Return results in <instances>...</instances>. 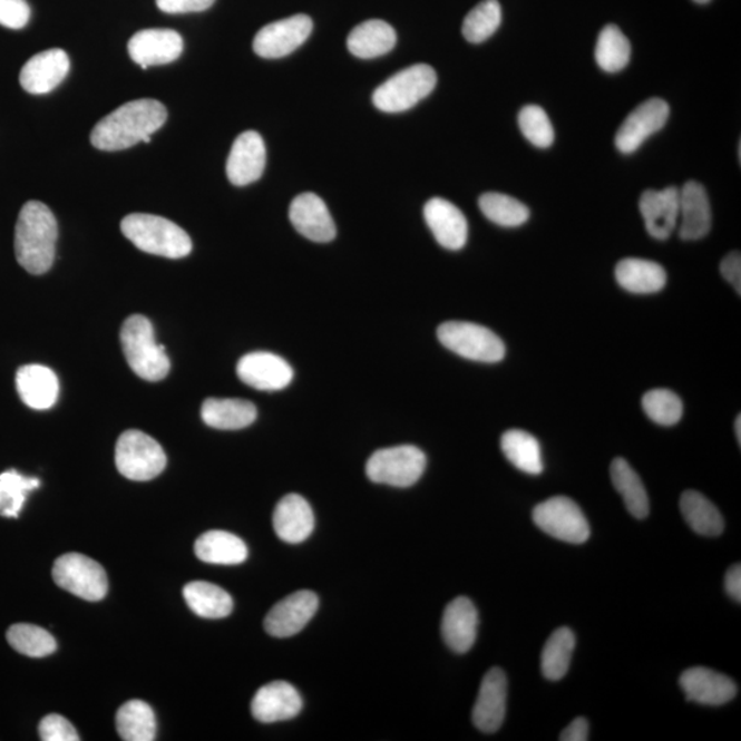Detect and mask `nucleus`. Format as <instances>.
<instances>
[{
  "label": "nucleus",
  "mask_w": 741,
  "mask_h": 741,
  "mask_svg": "<svg viewBox=\"0 0 741 741\" xmlns=\"http://www.w3.org/2000/svg\"><path fill=\"white\" fill-rule=\"evenodd\" d=\"M236 373L247 387L263 391L287 388L294 378L292 365L281 355L270 352H253L240 360Z\"/></svg>",
  "instance_id": "13"
},
{
  "label": "nucleus",
  "mask_w": 741,
  "mask_h": 741,
  "mask_svg": "<svg viewBox=\"0 0 741 741\" xmlns=\"http://www.w3.org/2000/svg\"><path fill=\"white\" fill-rule=\"evenodd\" d=\"M670 108L666 100L652 98L638 105L622 123L615 135V146L621 153L637 152L650 136L666 126Z\"/></svg>",
  "instance_id": "12"
},
{
  "label": "nucleus",
  "mask_w": 741,
  "mask_h": 741,
  "mask_svg": "<svg viewBox=\"0 0 741 741\" xmlns=\"http://www.w3.org/2000/svg\"><path fill=\"white\" fill-rule=\"evenodd\" d=\"M734 431H737L738 442L741 443V417L739 415L737 423H734Z\"/></svg>",
  "instance_id": "51"
},
{
  "label": "nucleus",
  "mask_w": 741,
  "mask_h": 741,
  "mask_svg": "<svg viewBox=\"0 0 741 741\" xmlns=\"http://www.w3.org/2000/svg\"><path fill=\"white\" fill-rule=\"evenodd\" d=\"M680 686L686 701L704 705H722L738 695V686L732 679L708 667H691L680 677Z\"/></svg>",
  "instance_id": "21"
},
{
  "label": "nucleus",
  "mask_w": 741,
  "mask_h": 741,
  "mask_svg": "<svg viewBox=\"0 0 741 741\" xmlns=\"http://www.w3.org/2000/svg\"><path fill=\"white\" fill-rule=\"evenodd\" d=\"M117 732L126 741H153L157 734L154 711L145 702L129 701L123 704L116 716Z\"/></svg>",
  "instance_id": "36"
},
{
  "label": "nucleus",
  "mask_w": 741,
  "mask_h": 741,
  "mask_svg": "<svg viewBox=\"0 0 741 741\" xmlns=\"http://www.w3.org/2000/svg\"><path fill=\"white\" fill-rule=\"evenodd\" d=\"M158 9L167 14L199 13L212 8L216 0H156Z\"/></svg>",
  "instance_id": "47"
},
{
  "label": "nucleus",
  "mask_w": 741,
  "mask_h": 741,
  "mask_svg": "<svg viewBox=\"0 0 741 741\" xmlns=\"http://www.w3.org/2000/svg\"><path fill=\"white\" fill-rule=\"evenodd\" d=\"M195 555L198 559L212 565H240L246 560V544L233 533L212 530L205 533L195 543Z\"/></svg>",
  "instance_id": "31"
},
{
  "label": "nucleus",
  "mask_w": 741,
  "mask_h": 741,
  "mask_svg": "<svg viewBox=\"0 0 741 741\" xmlns=\"http://www.w3.org/2000/svg\"><path fill=\"white\" fill-rule=\"evenodd\" d=\"M501 19L500 3L497 0H482L466 16L461 32L470 43H482L499 29Z\"/></svg>",
  "instance_id": "41"
},
{
  "label": "nucleus",
  "mask_w": 741,
  "mask_h": 741,
  "mask_svg": "<svg viewBox=\"0 0 741 741\" xmlns=\"http://www.w3.org/2000/svg\"><path fill=\"white\" fill-rule=\"evenodd\" d=\"M69 69V57L64 50L39 52L23 65L20 74L21 87L29 94H49L61 85Z\"/></svg>",
  "instance_id": "19"
},
{
  "label": "nucleus",
  "mask_w": 741,
  "mask_h": 741,
  "mask_svg": "<svg viewBox=\"0 0 741 741\" xmlns=\"http://www.w3.org/2000/svg\"><path fill=\"white\" fill-rule=\"evenodd\" d=\"M501 450L518 470L530 476H539L543 472L542 447L530 432L517 429L504 432Z\"/></svg>",
  "instance_id": "35"
},
{
  "label": "nucleus",
  "mask_w": 741,
  "mask_h": 741,
  "mask_svg": "<svg viewBox=\"0 0 741 741\" xmlns=\"http://www.w3.org/2000/svg\"><path fill=\"white\" fill-rule=\"evenodd\" d=\"M538 529L550 537L571 544H584L591 536V526L578 504L565 496H556L533 511Z\"/></svg>",
  "instance_id": "10"
},
{
  "label": "nucleus",
  "mask_w": 741,
  "mask_h": 741,
  "mask_svg": "<svg viewBox=\"0 0 741 741\" xmlns=\"http://www.w3.org/2000/svg\"><path fill=\"white\" fill-rule=\"evenodd\" d=\"M129 57L142 69L176 61L183 52V39L172 29H145L128 43Z\"/></svg>",
  "instance_id": "16"
},
{
  "label": "nucleus",
  "mask_w": 741,
  "mask_h": 741,
  "mask_svg": "<svg viewBox=\"0 0 741 741\" xmlns=\"http://www.w3.org/2000/svg\"><path fill=\"white\" fill-rule=\"evenodd\" d=\"M725 589L728 595L733 598L734 602H741V566L734 565L729 568L725 577Z\"/></svg>",
  "instance_id": "50"
},
{
  "label": "nucleus",
  "mask_w": 741,
  "mask_h": 741,
  "mask_svg": "<svg viewBox=\"0 0 741 741\" xmlns=\"http://www.w3.org/2000/svg\"><path fill=\"white\" fill-rule=\"evenodd\" d=\"M31 19V8L26 0H0V26L21 29Z\"/></svg>",
  "instance_id": "46"
},
{
  "label": "nucleus",
  "mask_w": 741,
  "mask_h": 741,
  "mask_svg": "<svg viewBox=\"0 0 741 741\" xmlns=\"http://www.w3.org/2000/svg\"><path fill=\"white\" fill-rule=\"evenodd\" d=\"M693 2L704 4V3H709L710 0H693Z\"/></svg>",
  "instance_id": "52"
},
{
  "label": "nucleus",
  "mask_w": 741,
  "mask_h": 741,
  "mask_svg": "<svg viewBox=\"0 0 741 741\" xmlns=\"http://www.w3.org/2000/svg\"><path fill=\"white\" fill-rule=\"evenodd\" d=\"M479 209L484 215L501 227H519L529 221V207L520 201L500 193H486L479 198Z\"/></svg>",
  "instance_id": "39"
},
{
  "label": "nucleus",
  "mask_w": 741,
  "mask_h": 741,
  "mask_svg": "<svg viewBox=\"0 0 741 741\" xmlns=\"http://www.w3.org/2000/svg\"><path fill=\"white\" fill-rule=\"evenodd\" d=\"M426 455L413 445L377 450L367 461V477L372 482L409 488L417 484L426 470Z\"/></svg>",
  "instance_id": "7"
},
{
  "label": "nucleus",
  "mask_w": 741,
  "mask_h": 741,
  "mask_svg": "<svg viewBox=\"0 0 741 741\" xmlns=\"http://www.w3.org/2000/svg\"><path fill=\"white\" fill-rule=\"evenodd\" d=\"M519 128L533 146L548 148L553 146L555 133L547 113L537 105H527L519 111Z\"/></svg>",
  "instance_id": "44"
},
{
  "label": "nucleus",
  "mask_w": 741,
  "mask_h": 741,
  "mask_svg": "<svg viewBox=\"0 0 741 741\" xmlns=\"http://www.w3.org/2000/svg\"><path fill=\"white\" fill-rule=\"evenodd\" d=\"M478 612L470 598L458 597L445 608L442 616V637L456 654H466L477 640Z\"/></svg>",
  "instance_id": "24"
},
{
  "label": "nucleus",
  "mask_w": 741,
  "mask_h": 741,
  "mask_svg": "<svg viewBox=\"0 0 741 741\" xmlns=\"http://www.w3.org/2000/svg\"><path fill=\"white\" fill-rule=\"evenodd\" d=\"M290 222L306 240L328 243L335 238L337 228L328 206L313 193L300 194L290 205Z\"/></svg>",
  "instance_id": "17"
},
{
  "label": "nucleus",
  "mask_w": 741,
  "mask_h": 741,
  "mask_svg": "<svg viewBox=\"0 0 741 741\" xmlns=\"http://www.w3.org/2000/svg\"><path fill=\"white\" fill-rule=\"evenodd\" d=\"M121 347L130 369L145 381L158 382L168 376L170 361L164 345H158L150 320L133 315L121 328Z\"/></svg>",
  "instance_id": "4"
},
{
  "label": "nucleus",
  "mask_w": 741,
  "mask_h": 741,
  "mask_svg": "<svg viewBox=\"0 0 741 741\" xmlns=\"http://www.w3.org/2000/svg\"><path fill=\"white\" fill-rule=\"evenodd\" d=\"M121 231L139 251L167 259H183L193 251L185 230L162 216L133 213L123 218Z\"/></svg>",
  "instance_id": "3"
},
{
  "label": "nucleus",
  "mask_w": 741,
  "mask_h": 741,
  "mask_svg": "<svg viewBox=\"0 0 741 741\" xmlns=\"http://www.w3.org/2000/svg\"><path fill=\"white\" fill-rule=\"evenodd\" d=\"M438 340L450 352L461 358L481 361V363H499L506 355V345L494 331L476 323L447 322L437 331Z\"/></svg>",
  "instance_id": "8"
},
{
  "label": "nucleus",
  "mask_w": 741,
  "mask_h": 741,
  "mask_svg": "<svg viewBox=\"0 0 741 741\" xmlns=\"http://www.w3.org/2000/svg\"><path fill=\"white\" fill-rule=\"evenodd\" d=\"M679 222L681 240L698 241L710 233L713 217L709 195L701 183L690 181L681 189Z\"/></svg>",
  "instance_id": "25"
},
{
  "label": "nucleus",
  "mask_w": 741,
  "mask_h": 741,
  "mask_svg": "<svg viewBox=\"0 0 741 741\" xmlns=\"http://www.w3.org/2000/svg\"><path fill=\"white\" fill-rule=\"evenodd\" d=\"M58 224L52 212L39 201L22 206L16 224L14 252L23 270L43 275L55 263Z\"/></svg>",
  "instance_id": "2"
},
{
  "label": "nucleus",
  "mask_w": 741,
  "mask_h": 741,
  "mask_svg": "<svg viewBox=\"0 0 741 741\" xmlns=\"http://www.w3.org/2000/svg\"><path fill=\"white\" fill-rule=\"evenodd\" d=\"M437 85L436 70L419 64L401 70L373 92V105L384 113H400L413 108L429 97Z\"/></svg>",
  "instance_id": "5"
},
{
  "label": "nucleus",
  "mask_w": 741,
  "mask_h": 741,
  "mask_svg": "<svg viewBox=\"0 0 741 741\" xmlns=\"http://www.w3.org/2000/svg\"><path fill=\"white\" fill-rule=\"evenodd\" d=\"M638 207L649 234L655 240L665 241L679 225L680 189H647L640 198Z\"/></svg>",
  "instance_id": "20"
},
{
  "label": "nucleus",
  "mask_w": 741,
  "mask_h": 741,
  "mask_svg": "<svg viewBox=\"0 0 741 741\" xmlns=\"http://www.w3.org/2000/svg\"><path fill=\"white\" fill-rule=\"evenodd\" d=\"M681 514L698 535L716 537L723 532V518L719 508L696 490H686L680 500Z\"/></svg>",
  "instance_id": "34"
},
{
  "label": "nucleus",
  "mask_w": 741,
  "mask_h": 741,
  "mask_svg": "<svg viewBox=\"0 0 741 741\" xmlns=\"http://www.w3.org/2000/svg\"><path fill=\"white\" fill-rule=\"evenodd\" d=\"M52 578L59 588L85 598L99 602L108 593V577L98 562L81 554H68L58 557L52 567Z\"/></svg>",
  "instance_id": "9"
},
{
  "label": "nucleus",
  "mask_w": 741,
  "mask_h": 741,
  "mask_svg": "<svg viewBox=\"0 0 741 741\" xmlns=\"http://www.w3.org/2000/svg\"><path fill=\"white\" fill-rule=\"evenodd\" d=\"M614 488L624 499L627 511L634 518L644 519L650 514V500L638 474L625 459L616 458L610 467Z\"/></svg>",
  "instance_id": "33"
},
{
  "label": "nucleus",
  "mask_w": 741,
  "mask_h": 741,
  "mask_svg": "<svg viewBox=\"0 0 741 741\" xmlns=\"http://www.w3.org/2000/svg\"><path fill=\"white\" fill-rule=\"evenodd\" d=\"M188 607L203 618L218 620L228 616L234 608L233 597L215 584L194 581L183 589Z\"/></svg>",
  "instance_id": "32"
},
{
  "label": "nucleus",
  "mask_w": 741,
  "mask_h": 741,
  "mask_svg": "<svg viewBox=\"0 0 741 741\" xmlns=\"http://www.w3.org/2000/svg\"><path fill=\"white\" fill-rule=\"evenodd\" d=\"M274 529L277 537L284 543L305 542L315 529V515H313L310 503L300 495L284 496L275 508Z\"/></svg>",
  "instance_id": "26"
},
{
  "label": "nucleus",
  "mask_w": 741,
  "mask_h": 741,
  "mask_svg": "<svg viewBox=\"0 0 741 741\" xmlns=\"http://www.w3.org/2000/svg\"><path fill=\"white\" fill-rule=\"evenodd\" d=\"M40 739L43 741H79V734L72 723L62 715L50 714L41 720L39 725Z\"/></svg>",
  "instance_id": "45"
},
{
  "label": "nucleus",
  "mask_w": 741,
  "mask_h": 741,
  "mask_svg": "<svg viewBox=\"0 0 741 741\" xmlns=\"http://www.w3.org/2000/svg\"><path fill=\"white\" fill-rule=\"evenodd\" d=\"M575 647L574 633L568 627H559L545 643L542 655V672L549 681H559L571 667Z\"/></svg>",
  "instance_id": "37"
},
{
  "label": "nucleus",
  "mask_w": 741,
  "mask_h": 741,
  "mask_svg": "<svg viewBox=\"0 0 741 741\" xmlns=\"http://www.w3.org/2000/svg\"><path fill=\"white\" fill-rule=\"evenodd\" d=\"M301 710L300 693L286 681H274L260 688L252 702L254 719L263 723L292 720Z\"/></svg>",
  "instance_id": "22"
},
{
  "label": "nucleus",
  "mask_w": 741,
  "mask_h": 741,
  "mask_svg": "<svg viewBox=\"0 0 741 741\" xmlns=\"http://www.w3.org/2000/svg\"><path fill=\"white\" fill-rule=\"evenodd\" d=\"M589 722L579 716L575 719L571 725L560 734L562 741H586L589 738Z\"/></svg>",
  "instance_id": "49"
},
{
  "label": "nucleus",
  "mask_w": 741,
  "mask_h": 741,
  "mask_svg": "<svg viewBox=\"0 0 741 741\" xmlns=\"http://www.w3.org/2000/svg\"><path fill=\"white\" fill-rule=\"evenodd\" d=\"M17 391L23 404L38 411L56 406L59 396V381L49 367L28 364L17 371Z\"/></svg>",
  "instance_id": "27"
},
{
  "label": "nucleus",
  "mask_w": 741,
  "mask_h": 741,
  "mask_svg": "<svg viewBox=\"0 0 741 741\" xmlns=\"http://www.w3.org/2000/svg\"><path fill=\"white\" fill-rule=\"evenodd\" d=\"M721 274L732 284L738 294L741 293V256L739 252L729 253L721 263Z\"/></svg>",
  "instance_id": "48"
},
{
  "label": "nucleus",
  "mask_w": 741,
  "mask_h": 741,
  "mask_svg": "<svg viewBox=\"0 0 741 741\" xmlns=\"http://www.w3.org/2000/svg\"><path fill=\"white\" fill-rule=\"evenodd\" d=\"M313 22L305 14H296L261 28L253 41V50L261 58L276 59L292 55L312 33Z\"/></svg>",
  "instance_id": "11"
},
{
  "label": "nucleus",
  "mask_w": 741,
  "mask_h": 741,
  "mask_svg": "<svg viewBox=\"0 0 741 741\" xmlns=\"http://www.w3.org/2000/svg\"><path fill=\"white\" fill-rule=\"evenodd\" d=\"M168 111L158 100L139 99L124 104L94 127L91 144L98 150L118 152L150 144L152 134L167 121Z\"/></svg>",
  "instance_id": "1"
},
{
  "label": "nucleus",
  "mask_w": 741,
  "mask_h": 741,
  "mask_svg": "<svg viewBox=\"0 0 741 741\" xmlns=\"http://www.w3.org/2000/svg\"><path fill=\"white\" fill-rule=\"evenodd\" d=\"M632 47L630 40L616 26H607L598 35L595 57L604 72L616 74L627 67Z\"/></svg>",
  "instance_id": "38"
},
{
  "label": "nucleus",
  "mask_w": 741,
  "mask_h": 741,
  "mask_svg": "<svg viewBox=\"0 0 741 741\" xmlns=\"http://www.w3.org/2000/svg\"><path fill=\"white\" fill-rule=\"evenodd\" d=\"M507 677L500 667L490 669L479 688L472 722L484 733L499 731L506 719Z\"/></svg>",
  "instance_id": "15"
},
{
  "label": "nucleus",
  "mask_w": 741,
  "mask_h": 741,
  "mask_svg": "<svg viewBox=\"0 0 741 741\" xmlns=\"http://www.w3.org/2000/svg\"><path fill=\"white\" fill-rule=\"evenodd\" d=\"M616 282L634 294L661 292L667 282L665 269L655 261L643 259L621 260L615 269Z\"/></svg>",
  "instance_id": "28"
},
{
  "label": "nucleus",
  "mask_w": 741,
  "mask_h": 741,
  "mask_svg": "<svg viewBox=\"0 0 741 741\" xmlns=\"http://www.w3.org/2000/svg\"><path fill=\"white\" fill-rule=\"evenodd\" d=\"M394 28L382 20H370L355 27L348 37V49L354 57L372 59L394 49Z\"/></svg>",
  "instance_id": "30"
},
{
  "label": "nucleus",
  "mask_w": 741,
  "mask_h": 741,
  "mask_svg": "<svg viewBox=\"0 0 741 741\" xmlns=\"http://www.w3.org/2000/svg\"><path fill=\"white\" fill-rule=\"evenodd\" d=\"M427 225L438 243L449 251H460L468 238L464 212L447 199L432 198L425 205Z\"/></svg>",
  "instance_id": "23"
},
{
  "label": "nucleus",
  "mask_w": 741,
  "mask_h": 741,
  "mask_svg": "<svg viewBox=\"0 0 741 741\" xmlns=\"http://www.w3.org/2000/svg\"><path fill=\"white\" fill-rule=\"evenodd\" d=\"M204 422L217 430H240L257 418L253 402L240 399H207L201 408Z\"/></svg>",
  "instance_id": "29"
},
{
  "label": "nucleus",
  "mask_w": 741,
  "mask_h": 741,
  "mask_svg": "<svg viewBox=\"0 0 741 741\" xmlns=\"http://www.w3.org/2000/svg\"><path fill=\"white\" fill-rule=\"evenodd\" d=\"M266 162L265 144L261 135L247 130L235 139L227 159V176L234 186H247L263 175Z\"/></svg>",
  "instance_id": "18"
},
{
  "label": "nucleus",
  "mask_w": 741,
  "mask_h": 741,
  "mask_svg": "<svg viewBox=\"0 0 741 741\" xmlns=\"http://www.w3.org/2000/svg\"><path fill=\"white\" fill-rule=\"evenodd\" d=\"M116 466L130 481H150L167 466L162 445L139 430L123 432L116 445Z\"/></svg>",
  "instance_id": "6"
},
{
  "label": "nucleus",
  "mask_w": 741,
  "mask_h": 741,
  "mask_svg": "<svg viewBox=\"0 0 741 741\" xmlns=\"http://www.w3.org/2000/svg\"><path fill=\"white\" fill-rule=\"evenodd\" d=\"M319 608L316 593L300 591L283 598L272 607L264 621L266 633L271 636L284 638L300 633L313 618Z\"/></svg>",
  "instance_id": "14"
},
{
  "label": "nucleus",
  "mask_w": 741,
  "mask_h": 741,
  "mask_svg": "<svg viewBox=\"0 0 741 741\" xmlns=\"http://www.w3.org/2000/svg\"><path fill=\"white\" fill-rule=\"evenodd\" d=\"M645 415L661 426H673L683 418L684 406L680 397L672 390H650L643 397Z\"/></svg>",
  "instance_id": "43"
},
{
  "label": "nucleus",
  "mask_w": 741,
  "mask_h": 741,
  "mask_svg": "<svg viewBox=\"0 0 741 741\" xmlns=\"http://www.w3.org/2000/svg\"><path fill=\"white\" fill-rule=\"evenodd\" d=\"M39 486L38 478L23 477L16 470L0 474V515L6 518H19L27 495Z\"/></svg>",
  "instance_id": "40"
},
{
  "label": "nucleus",
  "mask_w": 741,
  "mask_h": 741,
  "mask_svg": "<svg viewBox=\"0 0 741 741\" xmlns=\"http://www.w3.org/2000/svg\"><path fill=\"white\" fill-rule=\"evenodd\" d=\"M8 642L17 652L29 657H45L57 650V642L43 627L17 624L8 631Z\"/></svg>",
  "instance_id": "42"
}]
</instances>
